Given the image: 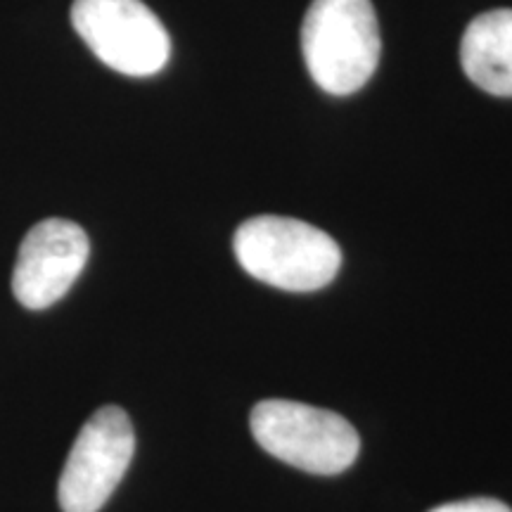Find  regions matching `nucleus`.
<instances>
[{
  "instance_id": "1",
  "label": "nucleus",
  "mask_w": 512,
  "mask_h": 512,
  "mask_svg": "<svg viewBox=\"0 0 512 512\" xmlns=\"http://www.w3.org/2000/svg\"><path fill=\"white\" fill-rule=\"evenodd\" d=\"M311 79L332 95H351L375 74L382 53L370 0H313L302 27Z\"/></svg>"
},
{
  "instance_id": "2",
  "label": "nucleus",
  "mask_w": 512,
  "mask_h": 512,
  "mask_svg": "<svg viewBox=\"0 0 512 512\" xmlns=\"http://www.w3.org/2000/svg\"><path fill=\"white\" fill-rule=\"evenodd\" d=\"M240 266L285 292H316L330 285L342 266V252L328 233L287 216H254L233 240Z\"/></svg>"
},
{
  "instance_id": "3",
  "label": "nucleus",
  "mask_w": 512,
  "mask_h": 512,
  "mask_svg": "<svg viewBox=\"0 0 512 512\" xmlns=\"http://www.w3.org/2000/svg\"><path fill=\"white\" fill-rule=\"evenodd\" d=\"M249 427L266 453L311 475H339L361 451V439L347 418L297 401L256 403Z\"/></svg>"
},
{
  "instance_id": "4",
  "label": "nucleus",
  "mask_w": 512,
  "mask_h": 512,
  "mask_svg": "<svg viewBox=\"0 0 512 512\" xmlns=\"http://www.w3.org/2000/svg\"><path fill=\"white\" fill-rule=\"evenodd\" d=\"M72 27L114 72L152 76L171 57V38L143 0H74Z\"/></svg>"
},
{
  "instance_id": "5",
  "label": "nucleus",
  "mask_w": 512,
  "mask_h": 512,
  "mask_svg": "<svg viewBox=\"0 0 512 512\" xmlns=\"http://www.w3.org/2000/svg\"><path fill=\"white\" fill-rule=\"evenodd\" d=\"M136 453V432L124 408L95 411L74 439L57 484L62 512H100Z\"/></svg>"
},
{
  "instance_id": "6",
  "label": "nucleus",
  "mask_w": 512,
  "mask_h": 512,
  "mask_svg": "<svg viewBox=\"0 0 512 512\" xmlns=\"http://www.w3.org/2000/svg\"><path fill=\"white\" fill-rule=\"evenodd\" d=\"M91 242L81 226L67 219L36 223L22 240L12 271V292L31 311L48 309L72 290L86 268Z\"/></svg>"
},
{
  "instance_id": "7",
  "label": "nucleus",
  "mask_w": 512,
  "mask_h": 512,
  "mask_svg": "<svg viewBox=\"0 0 512 512\" xmlns=\"http://www.w3.org/2000/svg\"><path fill=\"white\" fill-rule=\"evenodd\" d=\"M460 64L482 91L512 98V10H491L467 24Z\"/></svg>"
},
{
  "instance_id": "8",
  "label": "nucleus",
  "mask_w": 512,
  "mask_h": 512,
  "mask_svg": "<svg viewBox=\"0 0 512 512\" xmlns=\"http://www.w3.org/2000/svg\"><path fill=\"white\" fill-rule=\"evenodd\" d=\"M430 512H512L508 505L496 501V498H467V501L444 503Z\"/></svg>"
}]
</instances>
